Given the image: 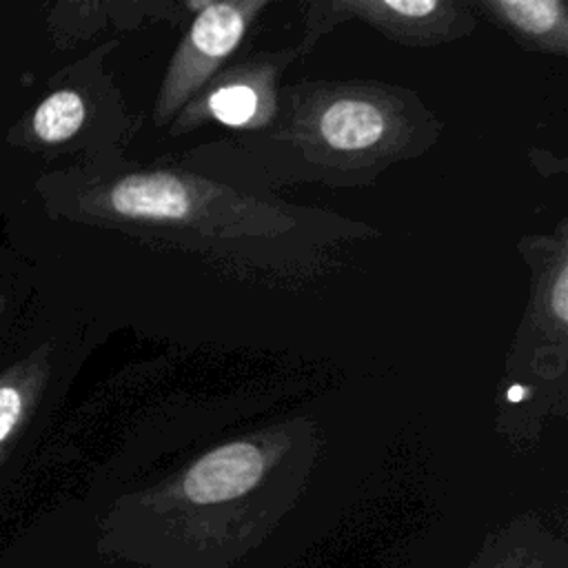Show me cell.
Wrapping results in <instances>:
<instances>
[{
    "label": "cell",
    "instance_id": "cell-5",
    "mask_svg": "<svg viewBox=\"0 0 568 568\" xmlns=\"http://www.w3.org/2000/svg\"><path fill=\"white\" fill-rule=\"evenodd\" d=\"M84 120V102L75 91H55L40 102L31 118V129L42 142L69 140Z\"/></svg>",
    "mask_w": 568,
    "mask_h": 568
},
{
    "label": "cell",
    "instance_id": "cell-9",
    "mask_svg": "<svg viewBox=\"0 0 568 568\" xmlns=\"http://www.w3.org/2000/svg\"><path fill=\"white\" fill-rule=\"evenodd\" d=\"M384 11L397 13L399 18H428L433 11L439 9L433 0H406V2H382L377 4Z\"/></svg>",
    "mask_w": 568,
    "mask_h": 568
},
{
    "label": "cell",
    "instance_id": "cell-10",
    "mask_svg": "<svg viewBox=\"0 0 568 568\" xmlns=\"http://www.w3.org/2000/svg\"><path fill=\"white\" fill-rule=\"evenodd\" d=\"M550 306H552V313L557 315L559 322H566L568 320V275H566V268L561 266L559 275H557V282L552 286V293H550Z\"/></svg>",
    "mask_w": 568,
    "mask_h": 568
},
{
    "label": "cell",
    "instance_id": "cell-2",
    "mask_svg": "<svg viewBox=\"0 0 568 568\" xmlns=\"http://www.w3.org/2000/svg\"><path fill=\"white\" fill-rule=\"evenodd\" d=\"M468 568H568V546L537 524H515L493 535Z\"/></svg>",
    "mask_w": 568,
    "mask_h": 568
},
{
    "label": "cell",
    "instance_id": "cell-1",
    "mask_svg": "<svg viewBox=\"0 0 568 568\" xmlns=\"http://www.w3.org/2000/svg\"><path fill=\"white\" fill-rule=\"evenodd\" d=\"M260 7V2H217L206 4L197 13L189 38L171 67L158 118L178 106L200 87L213 67L237 47L246 29V16Z\"/></svg>",
    "mask_w": 568,
    "mask_h": 568
},
{
    "label": "cell",
    "instance_id": "cell-3",
    "mask_svg": "<svg viewBox=\"0 0 568 568\" xmlns=\"http://www.w3.org/2000/svg\"><path fill=\"white\" fill-rule=\"evenodd\" d=\"M106 200L118 215L138 220H182L191 211L189 189L169 173L129 175L109 191Z\"/></svg>",
    "mask_w": 568,
    "mask_h": 568
},
{
    "label": "cell",
    "instance_id": "cell-8",
    "mask_svg": "<svg viewBox=\"0 0 568 568\" xmlns=\"http://www.w3.org/2000/svg\"><path fill=\"white\" fill-rule=\"evenodd\" d=\"M0 568H53L51 550L38 530H27L0 544Z\"/></svg>",
    "mask_w": 568,
    "mask_h": 568
},
{
    "label": "cell",
    "instance_id": "cell-7",
    "mask_svg": "<svg viewBox=\"0 0 568 568\" xmlns=\"http://www.w3.org/2000/svg\"><path fill=\"white\" fill-rule=\"evenodd\" d=\"M209 111L222 124L242 126L257 111V93L248 84H226L209 95Z\"/></svg>",
    "mask_w": 568,
    "mask_h": 568
},
{
    "label": "cell",
    "instance_id": "cell-4",
    "mask_svg": "<svg viewBox=\"0 0 568 568\" xmlns=\"http://www.w3.org/2000/svg\"><path fill=\"white\" fill-rule=\"evenodd\" d=\"M386 133L384 113L355 98H344L324 109L320 115V135L337 151H359L377 144Z\"/></svg>",
    "mask_w": 568,
    "mask_h": 568
},
{
    "label": "cell",
    "instance_id": "cell-6",
    "mask_svg": "<svg viewBox=\"0 0 568 568\" xmlns=\"http://www.w3.org/2000/svg\"><path fill=\"white\" fill-rule=\"evenodd\" d=\"M493 9L499 11L524 33H532L539 38L564 36V7L555 0L493 2Z\"/></svg>",
    "mask_w": 568,
    "mask_h": 568
}]
</instances>
